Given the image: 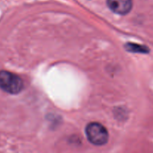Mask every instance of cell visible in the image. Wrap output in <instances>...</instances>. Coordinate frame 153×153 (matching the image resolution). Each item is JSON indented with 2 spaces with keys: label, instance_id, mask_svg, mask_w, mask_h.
<instances>
[{
  "label": "cell",
  "instance_id": "4",
  "mask_svg": "<svg viewBox=\"0 0 153 153\" xmlns=\"http://www.w3.org/2000/svg\"><path fill=\"white\" fill-rule=\"evenodd\" d=\"M126 48L127 49V51H131V52H144L143 48L142 46L135 45V44H126Z\"/></svg>",
  "mask_w": 153,
  "mask_h": 153
},
{
  "label": "cell",
  "instance_id": "2",
  "mask_svg": "<svg viewBox=\"0 0 153 153\" xmlns=\"http://www.w3.org/2000/svg\"><path fill=\"white\" fill-rule=\"evenodd\" d=\"M86 134L89 142L94 145L102 146L108 141V131L103 125L98 123L88 124L86 128Z\"/></svg>",
  "mask_w": 153,
  "mask_h": 153
},
{
  "label": "cell",
  "instance_id": "1",
  "mask_svg": "<svg viewBox=\"0 0 153 153\" xmlns=\"http://www.w3.org/2000/svg\"><path fill=\"white\" fill-rule=\"evenodd\" d=\"M23 88L22 79L12 72L7 71H0V89L12 95L18 94Z\"/></svg>",
  "mask_w": 153,
  "mask_h": 153
},
{
  "label": "cell",
  "instance_id": "3",
  "mask_svg": "<svg viewBox=\"0 0 153 153\" xmlns=\"http://www.w3.org/2000/svg\"><path fill=\"white\" fill-rule=\"evenodd\" d=\"M109 8L116 14L125 15L132 8V0H107Z\"/></svg>",
  "mask_w": 153,
  "mask_h": 153
}]
</instances>
